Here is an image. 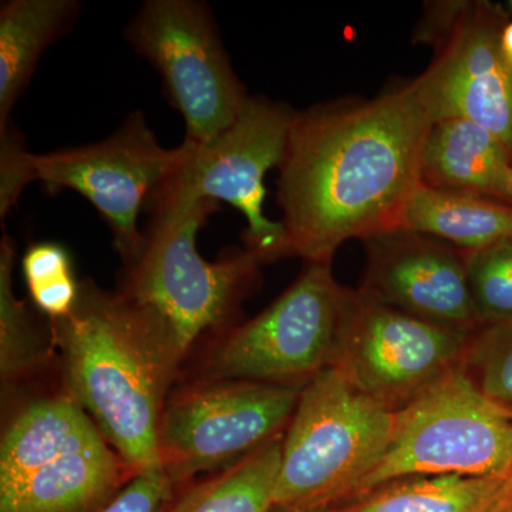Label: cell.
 I'll list each match as a JSON object with an SVG mask.
<instances>
[{"label":"cell","mask_w":512,"mask_h":512,"mask_svg":"<svg viewBox=\"0 0 512 512\" xmlns=\"http://www.w3.org/2000/svg\"><path fill=\"white\" fill-rule=\"evenodd\" d=\"M22 271L28 289H32L72 276V259L63 245L39 242L23 256Z\"/></svg>","instance_id":"25"},{"label":"cell","mask_w":512,"mask_h":512,"mask_svg":"<svg viewBox=\"0 0 512 512\" xmlns=\"http://www.w3.org/2000/svg\"><path fill=\"white\" fill-rule=\"evenodd\" d=\"M353 302L355 291L338 284L330 264H308L265 311L222 330L200 380L305 387L338 363Z\"/></svg>","instance_id":"6"},{"label":"cell","mask_w":512,"mask_h":512,"mask_svg":"<svg viewBox=\"0 0 512 512\" xmlns=\"http://www.w3.org/2000/svg\"><path fill=\"white\" fill-rule=\"evenodd\" d=\"M461 367L488 399L512 412V319L474 332Z\"/></svg>","instance_id":"22"},{"label":"cell","mask_w":512,"mask_h":512,"mask_svg":"<svg viewBox=\"0 0 512 512\" xmlns=\"http://www.w3.org/2000/svg\"><path fill=\"white\" fill-rule=\"evenodd\" d=\"M510 198H511V204H512V174H511V185H510Z\"/></svg>","instance_id":"28"},{"label":"cell","mask_w":512,"mask_h":512,"mask_svg":"<svg viewBox=\"0 0 512 512\" xmlns=\"http://www.w3.org/2000/svg\"><path fill=\"white\" fill-rule=\"evenodd\" d=\"M16 252L8 235L0 244V379L3 393L45 363L47 348L26 302L13 293Z\"/></svg>","instance_id":"20"},{"label":"cell","mask_w":512,"mask_h":512,"mask_svg":"<svg viewBox=\"0 0 512 512\" xmlns=\"http://www.w3.org/2000/svg\"><path fill=\"white\" fill-rule=\"evenodd\" d=\"M399 229L476 252L512 238V204L420 183L407 202Z\"/></svg>","instance_id":"16"},{"label":"cell","mask_w":512,"mask_h":512,"mask_svg":"<svg viewBox=\"0 0 512 512\" xmlns=\"http://www.w3.org/2000/svg\"><path fill=\"white\" fill-rule=\"evenodd\" d=\"M512 474V414L457 367L394 412L389 446L356 495L407 477Z\"/></svg>","instance_id":"7"},{"label":"cell","mask_w":512,"mask_h":512,"mask_svg":"<svg viewBox=\"0 0 512 512\" xmlns=\"http://www.w3.org/2000/svg\"><path fill=\"white\" fill-rule=\"evenodd\" d=\"M510 5H511V8H512V2L510 3Z\"/></svg>","instance_id":"29"},{"label":"cell","mask_w":512,"mask_h":512,"mask_svg":"<svg viewBox=\"0 0 512 512\" xmlns=\"http://www.w3.org/2000/svg\"><path fill=\"white\" fill-rule=\"evenodd\" d=\"M303 387L200 380L168 397L160 430V467L174 487L231 466L284 436Z\"/></svg>","instance_id":"10"},{"label":"cell","mask_w":512,"mask_h":512,"mask_svg":"<svg viewBox=\"0 0 512 512\" xmlns=\"http://www.w3.org/2000/svg\"><path fill=\"white\" fill-rule=\"evenodd\" d=\"M174 488L161 467L144 471L131 478L99 512H164L173 498Z\"/></svg>","instance_id":"24"},{"label":"cell","mask_w":512,"mask_h":512,"mask_svg":"<svg viewBox=\"0 0 512 512\" xmlns=\"http://www.w3.org/2000/svg\"><path fill=\"white\" fill-rule=\"evenodd\" d=\"M67 392L134 476L160 467L158 430L184 357L163 329L117 293L80 284L69 315L52 320Z\"/></svg>","instance_id":"2"},{"label":"cell","mask_w":512,"mask_h":512,"mask_svg":"<svg viewBox=\"0 0 512 512\" xmlns=\"http://www.w3.org/2000/svg\"><path fill=\"white\" fill-rule=\"evenodd\" d=\"M467 282L483 326L511 320L512 238L467 252Z\"/></svg>","instance_id":"21"},{"label":"cell","mask_w":512,"mask_h":512,"mask_svg":"<svg viewBox=\"0 0 512 512\" xmlns=\"http://www.w3.org/2000/svg\"><path fill=\"white\" fill-rule=\"evenodd\" d=\"M507 10L491 2L431 6L419 39L434 59L414 80L434 123L461 117L500 138L512 153V66L501 50Z\"/></svg>","instance_id":"11"},{"label":"cell","mask_w":512,"mask_h":512,"mask_svg":"<svg viewBox=\"0 0 512 512\" xmlns=\"http://www.w3.org/2000/svg\"><path fill=\"white\" fill-rule=\"evenodd\" d=\"M433 124L414 82L295 113L278 181L289 256L330 264L343 242L399 229Z\"/></svg>","instance_id":"1"},{"label":"cell","mask_w":512,"mask_h":512,"mask_svg":"<svg viewBox=\"0 0 512 512\" xmlns=\"http://www.w3.org/2000/svg\"><path fill=\"white\" fill-rule=\"evenodd\" d=\"M473 335L369 301L355 291L335 366L357 389L397 412L463 365Z\"/></svg>","instance_id":"13"},{"label":"cell","mask_w":512,"mask_h":512,"mask_svg":"<svg viewBox=\"0 0 512 512\" xmlns=\"http://www.w3.org/2000/svg\"><path fill=\"white\" fill-rule=\"evenodd\" d=\"M282 439L269 441L214 476L173 495L164 512H269L281 464Z\"/></svg>","instance_id":"19"},{"label":"cell","mask_w":512,"mask_h":512,"mask_svg":"<svg viewBox=\"0 0 512 512\" xmlns=\"http://www.w3.org/2000/svg\"><path fill=\"white\" fill-rule=\"evenodd\" d=\"M133 471L69 392L23 407L0 444V512H90Z\"/></svg>","instance_id":"4"},{"label":"cell","mask_w":512,"mask_h":512,"mask_svg":"<svg viewBox=\"0 0 512 512\" xmlns=\"http://www.w3.org/2000/svg\"><path fill=\"white\" fill-rule=\"evenodd\" d=\"M501 50L507 62L512 66V20L505 25L501 33Z\"/></svg>","instance_id":"26"},{"label":"cell","mask_w":512,"mask_h":512,"mask_svg":"<svg viewBox=\"0 0 512 512\" xmlns=\"http://www.w3.org/2000/svg\"><path fill=\"white\" fill-rule=\"evenodd\" d=\"M511 493L512 474L407 477L356 495L345 507L323 512H491Z\"/></svg>","instance_id":"18"},{"label":"cell","mask_w":512,"mask_h":512,"mask_svg":"<svg viewBox=\"0 0 512 512\" xmlns=\"http://www.w3.org/2000/svg\"><path fill=\"white\" fill-rule=\"evenodd\" d=\"M188 154L185 143L177 148L161 146L144 114L136 111L100 143L32 154V175L50 195L72 190L92 202L109 225L114 248L131 266L147 241L138 229V215L148 210Z\"/></svg>","instance_id":"12"},{"label":"cell","mask_w":512,"mask_h":512,"mask_svg":"<svg viewBox=\"0 0 512 512\" xmlns=\"http://www.w3.org/2000/svg\"><path fill=\"white\" fill-rule=\"evenodd\" d=\"M511 414H512V412H511Z\"/></svg>","instance_id":"30"},{"label":"cell","mask_w":512,"mask_h":512,"mask_svg":"<svg viewBox=\"0 0 512 512\" xmlns=\"http://www.w3.org/2000/svg\"><path fill=\"white\" fill-rule=\"evenodd\" d=\"M33 183L32 153L18 131L0 128V220L15 207L26 185Z\"/></svg>","instance_id":"23"},{"label":"cell","mask_w":512,"mask_h":512,"mask_svg":"<svg viewBox=\"0 0 512 512\" xmlns=\"http://www.w3.org/2000/svg\"><path fill=\"white\" fill-rule=\"evenodd\" d=\"M512 153L474 121L450 117L430 128L421 183L511 204Z\"/></svg>","instance_id":"15"},{"label":"cell","mask_w":512,"mask_h":512,"mask_svg":"<svg viewBox=\"0 0 512 512\" xmlns=\"http://www.w3.org/2000/svg\"><path fill=\"white\" fill-rule=\"evenodd\" d=\"M491 512H512V493Z\"/></svg>","instance_id":"27"},{"label":"cell","mask_w":512,"mask_h":512,"mask_svg":"<svg viewBox=\"0 0 512 512\" xmlns=\"http://www.w3.org/2000/svg\"><path fill=\"white\" fill-rule=\"evenodd\" d=\"M394 412L377 403L338 366L302 389L282 439L274 508L323 512L352 497L389 446Z\"/></svg>","instance_id":"5"},{"label":"cell","mask_w":512,"mask_h":512,"mask_svg":"<svg viewBox=\"0 0 512 512\" xmlns=\"http://www.w3.org/2000/svg\"><path fill=\"white\" fill-rule=\"evenodd\" d=\"M293 111L265 99L249 97L228 130L190 154L148 205L154 212L202 200L224 201L247 218L244 241L262 264L289 256L284 222L264 215V177L285 158Z\"/></svg>","instance_id":"8"},{"label":"cell","mask_w":512,"mask_h":512,"mask_svg":"<svg viewBox=\"0 0 512 512\" xmlns=\"http://www.w3.org/2000/svg\"><path fill=\"white\" fill-rule=\"evenodd\" d=\"M215 211L218 202L202 200L151 212L146 247L119 292L164 330L184 359L201 336L231 328L229 320L259 281L262 261L247 248L215 262L197 251L198 231Z\"/></svg>","instance_id":"3"},{"label":"cell","mask_w":512,"mask_h":512,"mask_svg":"<svg viewBox=\"0 0 512 512\" xmlns=\"http://www.w3.org/2000/svg\"><path fill=\"white\" fill-rule=\"evenodd\" d=\"M365 244L363 298L451 328H483L468 289L467 252L404 229Z\"/></svg>","instance_id":"14"},{"label":"cell","mask_w":512,"mask_h":512,"mask_svg":"<svg viewBox=\"0 0 512 512\" xmlns=\"http://www.w3.org/2000/svg\"><path fill=\"white\" fill-rule=\"evenodd\" d=\"M126 36L160 74L165 96L184 117V143L208 146L238 119L249 96L204 3L148 0Z\"/></svg>","instance_id":"9"},{"label":"cell","mask_w":512,"mask_h":512,"mask_svg":"<svg viewBox=\"0 0 512 512\" xmlns=\"http://www.w3.org/2000/svg\"><path fill=\"white\" fill-rule=\"evenodd\" d=\"M73 0H9L0 8V128L29 86L43 52L76 18Z\"/></svg>","instance_id":"17"}]
</instances>
